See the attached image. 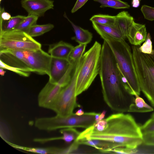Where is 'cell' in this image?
Here are the masks:
<instances>
[{"instance_id":"18","label":"cell","mask_w":154,"mask_h":154,"mask_svg":"<svg viewBox=\"0 0 154 154\" xmlns=\"http://www.w3.org/2000/svg\"><path fill=\"white\" fill-rule=\"evenodd\" d=\"M92 22L94 29L98 34L102 33L118 40H125L126 38L122 33L116 27Z\"/></svg>"},{"instance_id":"40","label":"cell","mask_w":154,"mask_h":154,"mask_svg":"<svg viewBox=\"0 0 154 154\" xmlns=\"http://www.w3.org/2000/svg\"><path fill=\"white\" fill-rule=\"evenodd\" d=\"M2 0H0V3H1V1H2Z\"/></svg>"},{"instance_id":"4","label":"cell","mask_w":154,"mask_h":154,"mask_svg":"<svg viewBox=\"0 0 154 154\" xmlns=\"http://www.w3.org/2000/svg\"><path fill=\"white\" fill-rule=\"evenodd\" d=\"M139 46H132L134 65L140 91L154 106V50L142 53Z\"/></svg>"},{"instance_id":"35","label":"cell","mask_w":154,"mask_h":154,"mask_svg":"<svg viewBox=\"0 0 154 154\" xmlns=\"http://www.w3.org/2000/svg\"><path fill=\"white\" fill-rule=\"evenodd\" d=\"M140 0H132L131 5L134 8H137L140 5Z\"/></svg>"},{"instance_id":"29","label":"cell","mask_w":154,"mask_h":154,"mask_svg":"<svg viewBox=\"0 0 154 154\" xmlns=\"http://www.w3.org/2000/svg\"><path fill=\"white\" fill-rule=\"evenodd\" d=\"M140 128L143 135L154 134V119L150 118Z\"/></svg>"},{"instance_id":"14","label":"cell","mask_w":154,"mask_h":154,"mask_svg":"<svg viewBox=\"0 0 154 154\" xmlns=\"http://www.w3.org/2000/svg\"><path fill=\"white\" fill-rule=\"evenodd\" d=\"M147 32L145 25L134 22L129 29L127 38L131 44L140 46L146 39Z\"/></svg>"},{"instance_id":"10","label":"cell","mask_w":154,"mask_h":154,"mask_svg":"<svg viewBox=\"0 0 154 154\" xmlns=\"http://www.w3.org/2000/svg\"><path fill=\"white\" fill-rule=\"evenodd\" d=\"M0 56V60L9 66L20 68L30 72H32L26 61L24 51H1Z\"/></svg>"},{"instance_id":"19","label":"cell","mask_w":154,"mask_h":154,"mask_svg":"<svg viewBox=\"0 0 154 154\" xmlns=\"http://www.w3.org/2000/svg\"><path fill=\"white\" fill-rule=\"evenodd\" d=\"M13 147L24 151L36 153L43 154H63L64 148L55 147L46 148H35L23 146L8 143Z\"/></svg>"},{"instance_id":"12","label":"cell","mask_w":154,"mask_h":154,"mask_svg":"<svg viewBox=\"0 0 154 154\" xmlns=\"http://www.w3.org/2000/svg\"><path fill=\"white\" fill-rule=\"evenodd\" d=\"M54 1L52 0H21V6L28 13L40 17L48 10L53 9Z\"/></svg>"},{"instance_id":"22","label":"cell","mask_w":154,"mask_h":154,"mask_svg":"<svg viewBox=\"0 0 154 154\" xmlns=\"http://www.w3.org/2000/svg\"><path fill=\"white\" fill-rule=\"evenodd\" d=\"M54 27V25L51 23L43 25L36 24L31 26L27 33L32 37L38 36L50 31Z\"/></svg>"},{"instance_id":"21","label":"cell","mask_w":154,"mask_h":154,"mask_svg":"<svg viewBox=\"0 0 154 154\" xmlns=\"http://www.w3.org/2000/svg\"><path fill=\"white\" fill-rule=\"evenodd\" d=\"M26 16L20 15L12 17L8 20H0V33L10 31L15 29Z\"/></svg>"},{"instance_id":"23","label":"cell","mask_w":154,"mask_h":154,"mask_svg":"<svg viewBox=\"0 0 154 154\" xmlns=\"http://www.w3.org/2000/svg\"><path fill=\"white\" fill-rule=\"evenodd\" d=\"M101 4L100 7H110L115 9H128L130 5L121 0H94Z\"/></svg>"},{"instance_id":"37","label":"cell","mask_w":154,"mask_h":154,"mask_svg":"<svg viewBox=\"0 0 154 154\" xmlns=\"http://www.w3.org/2000/svg\"><path fill=\"white\" fill-rule=\"evenodd\" d=\"M84 112L82 109H80L75 113V114L77 116H80L83 115Z\"/></svg>"},{"instance_id":"39","label":"cell","mask_w":154,"mask_h":154,"mask_svg":"<svg viewBox=\"0 0 154 154\" xmlns=\"http://www.w3.org/2000/svg\"><path fill=\"white\" fill-rule=\"evenodd\" d=\"M150 119H154V112L151 115Z\"/></svg>"},{"instance_id":"34","label":"cell","mask_w":154,"mask_h":154,"mask_svg":"<svg viewBox=\"0 0 154 154\" xmlns=\"http://www.w3.org/2000/svg\"><path fill=\"white\" fill-rule=\"evenodd\" d=\"M11 17L10 14L5 11L4 8L0 7V18L3 21L9 20Z\"/></svg>"},{"instance_id":"9","label":"cell","mask_w":154,"mask_h":154,"mask_svg":"<svg viewBox=\"0 0 154 154\" xmlns=\"http://www.w3.org/2000/svg\"><path fill=\"white\" fill-rule=\"evenodd\" d=\"M27 63L32 72L49 75L52 57L41 48L24 51Z\"/></svg>"},{"instance_id":"2","label":"cell","mask_w":154,"mask_h":154,"mask_svg":"<svg viewBox=\"0 0 154 154\" xmlns=\"http://www.w3.org/2000/svg\"><path fill=\"white\" fill-rule=\"evenodd\" d=\"M103 130L97 131L92 126L80 132L77 141L98 140L110 142L117 147L137 148L143 143L140 126L129 114L118 113L105 119Z\"/></svg>"},{"instance_id":"30","label":"cell","mask_w":154,"mask_h":154,"mask_svg":"<svg viewBox=\"0 0 154 154\" xmlns=\"http://www.w3.org/2000/svg\"><path fill=\"white\" fill-rule=\"evenodd\" d=\"M152 42L150 34L148 33L145 42L143 45L139 47V49L141 52L146 54H151L153 51Z\"/></svg>"},{"instance_id":"20","label":"cell","mask_w":154,"mask_h":154,"mask_svg":"<svg viewBox=\"0 0 154 154\" xmlns=\"http://www.w3.org/2000/svg\"><path fill=\"white\" fill-rule=\"evenodd\" d=\"M134 102L130 106L128 112H147L153 110V108L147 104L139 95L136 94Z\"/></svg>"},{"instance_id":"38","label":"cell","mask_w":154,"mask_h":154,"mask_svg":"<svg viewBox=\"0 0 154 154\" xmlns=\"http://www.w3.org/2000/svg\"><path fill=\"white\" fill-rule=\"evenodd\" d=\"M4 69L0 68V74L1 76H4L6 72L4 70Z\"/></svg>"},{"instance_id":"16","label":"cell","mask_w":154,"mask_h":154,"mask_svg":"<svg viewBox=\"0 0 154 154\" xmlns=\"http://www.w3.org/2000/svg\"><path fill=\"white\" fill-rule=\"evenodd\" d=\"M116 17L115 26L119 29L126 38L129 28L134 21L133 17L127 11L119 13Z\"/></svg>"},{"instance_id":"11","label":"cell","mask_w":154,"mask_h":154,"mask_svg":"<svg viewBox=\"0 0 154 154\" xmlns=\"http://www.w3.org/2000/svg\"><path fill=\"white\" fill-rule=\"evenodd\" d=\"M62 88L57 83L53 84L48 81L38 94V106L49 109L57 98Z\"/></svg>"},{"instance_id":"6","label":"cell","mask_w":154,"mask_h":154,"mask_svg":"<svg viewBox=\"0 0 154 154\" xmlns=\"http://www.w3.org/2000/svg\"><path fill=\"white\" fill-rule=\"evenodd\" d=\"M82 57L76 60L69 84L62 88L57 98L49 109L57 115L67 116L73 114L75 108L81 106L76 102L75 95L78 75L82 63Z\"/></svg>"},{"instance_id":"31","label":"cell","mask_w":154,"mask_h":154,"mask_svg":"<svg viewBox=\"0 0 154 154\" xmlns=\"http://www.w3.org/2000/svg\"><path fill=\"white\" fill-rule=\"evenodd\" d=\"M141 11L144 18L150 21L154 20V8L146 5H143Z\"/></svg>"},{"instance_id":"33","label":"cell","mask_w":154,"mask_h":154,"mask_svg":"<svg viewBox=\"0 0 154 154\" xmlns=\"http://www.w3.org/2000/svg\"><path fill=\"white\" fill-rule=\"evenodd\" d=\"M88 0H77L71 11L72 13H74L81 8Z\"/></svg>"},{"instance_id":"27","label":"cell","mask_w":154,"mask_h":154,"mask_svg":"<svg viewBox=\"0 0 154 154\" xmlns=\"http://www.w3.org/2000/svg\"><path fill=\"white\" fill-rule=\"evenodd\" d=\"M87 44H80L74 47L69 56V60L75 62L82 57L85 51Z\"/></svg>"},{"instance_id":"24","label":"cell","mask_w":154,"mask_h":154,"mask_svg":"<svg viewBox=\"0 0 154 154\" xmlns=\"http://www.w3.org/2000/svg\"><path fill=\"white\" fill-rule=\"evenodd\" d=\"M91 22L111 26H115L116 17L108 14H99L93 16L90 19Z\"/></svg>"},{"instance_id":"36","label":"cell","mask_w":154,"mask_h":154,"mask_svg":"<svg viewBox=\"0 0 154 154\" xmlns=\"http://www.w3.org/2000/svg\"><path fill=\"white\" fill-rule=\"evenodd\" d=\"M106 113V110H104L101 113H100L97 122H97L103 119L104 118Z\"/></svg>"},{"instance_id":"15","label":"cell","mask_w":154,"mask_h":154,"mask_svg":"<svg viewBox=\"0 0 154 154\" xmlns=\"http://www.w3.org/2000/svg\"><path fill=\"white\" fill-rule=\"evenodd\" d=\"M74 46L62 41L49 45L48 53L53 57L69 59V56Z\"/></svg>"},{"instance_id":"13","label":"cell","mask_w":154,"mask_h":154,"mask_svg":"<svg viewBox=\"0 0 154 154\" xmlns=\"http://www.w3.org/2000/svg\"><path fill=\"white\" fill-rule=\"evenodd\" d=\"M71 63L69 59L52 57L48 81L57 84L66 73Z\"/></svg>"},{"instance_id":"28","label":"cell","mask_w":154,"mask_h":154,"mask_svg":"<svg viewBox=\"0 0 154 154\" xmlns=\"http://www.w3.org/2000/svg\"><path fill=\"white\" fill-rule=\"evenodd\" d=\"M0 67L4 69L11 71L21 76L24 77H27L29 76L30 75V72L20 68L9 66L4 63L0 60Z\"/></svg>"},{"instance_id":"32","label":"cell","mask_w":154,"mask_h":154,"mask_svg":"<svg viewBox=\"0 0 154 154\" xmlns=\"http://www.w3.org/2000/svg\"><path fill=\"white\" fill-rule=\"evenodd\" d=\"M107 153L130 154L137 153L138 150L136 149H132L123 147H117L107 150Z\"/></svg>"},{"instance_id":"17","label":"cell","mask_w":154,"mask_h":154,"mask_svg":"<svg viewBox=\"0 0 154 154\" xmlns=\"http://www.w3.org/2000/svg\"><path fill=\"white\" fill-rule=\"evenodd\" d=\"M72 25L75 34V36L71 38L79 44H87L91 41L93 38L92 34L88 30L84 29L79 26L75 25L67 17L65 12L63 15Z\"/></svg>"},{"instance_id":"25","label":"cell","mask_w":154,"mask_h":154,"mask_svg":"<svg viewBox=\"0 0 154 154\" xmlns=\"http://www.w3.org/2000/svg\"><path fill=\"white\" fill-rule=\"evenodd\" d=\"M38 18L35 15H28L15 29L27 33L31 26L36 24Z\"/></svg>"},{"instance_id":"7","label":"cell","mask_w":154,"mask_h":154,"mask_svg":"<svg viewBox=\"0 0 154 154\" xmlns=\"http://www.w3.org/2000/svg\"><path fill=\"white\" fill-rule=\"evenodd\" d=\"M96 113L94 112H85L80 116L74 113L67 116L57 115L52 117H43L41 120V126L43 130L47 131L68 128L86 129L92 126L95 122Z\"/></svg>"},{"instance_id":"1","label":"cell","mask_w":154,"mask_h":154,"mask_svg":"<svg viewBox=\"0 0 154 154\" xmlns=\"http://www.w3.org/2000/svg\"><path fill=\"white\" fill-rule=\"evenodd\" d=\"M99 74L104 100L112 110L128 112L135 98L127 82L122 73L115 56L104 40L101 50Z\"/></svg>"},{"instance_id":"3","label":"cell","mask_w":154,"mask_h":154,"mask_svg":"<svg viewBox=\"0 0 154 154\" xmlns=\"http://www.w3.org/2000/svg\"><path fill=\"white\" fill-rule=\"evenodd\" d=\"M101 37L108 43L115 56L118 66L126 80L134 95H139L140 90L135 72L132 54L125 40H120L100 33Z\"/></svg>"},{"instance_id":"26","label":"cell","mask_w":154,"mask_h":154,"mask_svg":"<svg viewBox=\"0 0 154 154\" xmlns=\"http://www.w3.org/2000/svg\"><path fill=\"white\" fill-rule=\"evenodd\" d=\"M63 135V140L69 143L75 140L79 135L80 132L74 128L62 129L60 131Z\"/></svg>"},{"instance_id":"5","label":"cell","mask_w":154,"mask_h":154,"mask_svg":"<svg viewBox=\"0 0 154 154\" xmlns=\"http://www.w3.org/2000/svg\"><path fill=\"white\" fill-rule=\"evenodd\" d=\"M102 46L95 41L82 56V63L78 75L75 95L86 90L99 73Z\"/></svg>"},{"instance_id":"41","label":"cell","mask_w":154,"mask_h":154,"mask_svg":"<svg viewBox=\"0 0 154 154\" xmlns=\"http://www.w3.org/2000/svg\"><path fill=\"white\" fill-rule=\"evenodd\" d=\"M140 1L141 0H140Z\"/></svg>"},{"instance_id":"8","label":"cell","mask_w":154,"mask_h":154,"mask_svg":"<svg viewBox=\"0 0 154 154\" xmlns=\"http://www.w3.org/2000/svg\"><path fill=\"white\" fill-rule=\"evenodd\" d=\"M41 47L40 43L25 32L14 29L0 33V51H32Z\"/></svg>"}]
</instances>
